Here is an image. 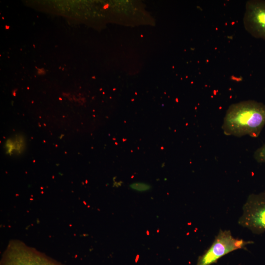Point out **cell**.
Masks as SVG:
<instances>
[{
	"instance_id": "6da1fadb",
	"label": "cell",
	"mask_w": 265,
	"mask_h": 265,
	"mask_svg": "<svg viewBox=\"0 0 265 265\" xmlns=\"http://www.w3.org/2000/svg\"><path fill=\"white\" fill-rule=\"evenodd\" d=\"M265 126V105L254 100L231 105L222 126L226 135L258 137Z\"/></svg>"
},
{
	"instance_id": "7a4b0ae2",
	"label": "cell",
	"mask_w": 265,
	"mask_h": 265,
	"mask_svg": "<svg viewBox=\"0 0 265 265\" xmlns=\"http://www.w3.org/2000/svg\"><path fill=\"white\" fill-rule=\"evenodd\" d=\"M0 265H65L19 239L9 241Z\"/></svg>"
},
{
	"instance_id": "3957f363",
	"label": "cell",
	"mask_w": 265,
	"mask_h": 265,
	"mask_svg": "<svg viewBox=\"0 0 265 265\" xmlns=\"http://www.w3.org/2000/svg\"><path fill=\"white\" fill-rule=\"evenodd\" d=\"M252 243L235 238L229 230H221L210 247L199 257L196 265H211L229 253Z\"/></svg>"
},
{
	"instance_id": "277c9868",
	"label": "cell",
	"mask_w": 265,
	"mask_h": 265,
	"mask_svg": "<svg viewBox=\"0 0 265 265\" xmlns=\"http://www.w3.org/2000/svg\"><path fill=\"white\" fill-rule=\"evenodd\" d=\"M238 224L255 234L265 232V192L248 196L243 206Z\"/></svg>"
},
{
	"instance_id": "5b68a950",
	"label": "cell",
	"mask_w": 265,
	"mask_h": 265,
	"mask_svg": "<svg viewBox=\"0 0 265 265\" xmlns=\"http://www.w3.org/2000/svg\"><path fill=\"white\" fill-rule=\"evenodd\" d=\"M245 29L254 37L265 40V0L246 2L243 18Z\"/></svg>"
},
{
	"instance_id": "8992f818",
	"label": "cell",
	"mask_w": 265,
	"mask_h": 265,
	"mask_svg": "<svg viewBox=\"0 0 265 265\" xmlns=\"http://www.w3.org/2000/svg\"><path fill=\"white\" fill-rule=\"evenodd\" d=\"M26 140L24 135L17 133L7 138L4 144L6 154L10 156L22 155L26 149Z\"/></svg>"
},
{
	"instance_id": "52a82bcc",
	"label": "cell",
	"mask_w": 265,
	"mask_h": 265,
	"mask_svg": "<svg viewBox=\"0 0 265 265\" xmlns=\"http://www.w3.org/2000/svg\"><path fill=\"white\" fill-rule=\"evenodd\" d=\"M129 186L132 189L139 192H146L151 188L150 185L141 182L131 183Z\"/></svg>"
},
{
	"instance_id": "ba28073f",
	"label": "cell",
	"mask_w": 265,
	"mask_h": 265,
	"mask_svg": "<svg viewBox=\"0 0 265 265\" xmlns=\"http://www.w3.org/2000/svg\"><path fill=\"white\" fill-rule=\"evenodd\" d=\"M254 157L258 162L265 163V143L256 150Z\"/></svg>"
}]
</instances>
